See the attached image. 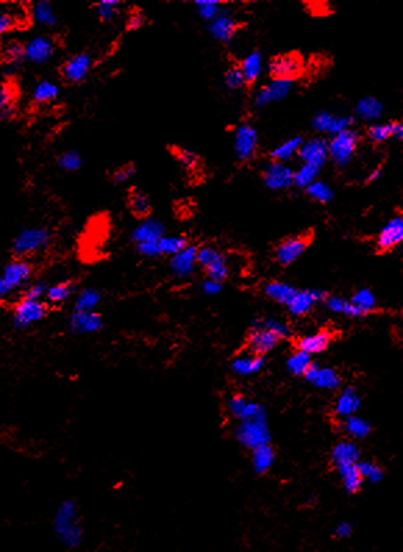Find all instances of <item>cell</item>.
I'll list each match as a JSON object with an SVG mask.
<instances>
[{
	"mask_svg": "<svg viewBox=\"0 0 403 552\" xmlns=\"http://www.w3.org/2000/svg\"><path fill=\"white\" fill-rule=\"evenodd\" d=\"M353 533V526L350 525V522H341L338 524L337 526L334 527V537L338 538V540H344V538H348L352 536Z\"/></svg>",
	"mask_w": 403,
	"mask_h": 552,
	"instance_id": "obj_62",
	"label": "cell"
},
{
	"mask_svg": "<svg viewBox=\"0 0 403 552\" xmlns=\"http://www.w3.org/2000/svg\"><path fill=\"white\" fill-rule=\"evenodd\" d=\"M356 114L366 121H374L382 114V103L372 96L363 98L356 105Z\"/></svg>",
	"mask_w": 403,
	"mask_h": 552,
	"instance_id": "obj_43",
	"label": "cell"
},
{
	"mask_svg": "<svg viewBox=\"0 0 403 552\" xmlns=\"http://www.w3.org/2000/svg\"><path fill=\"white\" fill-rule=\"evenodd\" d=\"M198 264V247L187 246L180 253L171 256L170 269L177 278H187L195 272Z\"/></svg>",
	"mask_w": 403,
	"mask_h": 552,
	"instance_id": "obj_24",
	"label": "cell"
},
{
	"mask_svg": "<svg viewBox=\"0 0 403 552\" xmlns=\"http://www.w3.org/2000/svg\"><path fill=\"white\" fill-rule=\"evenodd\" d=\"M145 23H146L145 14H143L142 11H139V10H135V11L131 13V16H130V19H128L127 28L135 31V29H139V28H142V26H145Z\"/></svg>",
	"mask_w": 403,
	"mask_h": 552,
	"instance_id": "obj_61",
	"label": "cell"
},
{
	"mask_svg": "<svg viewBox=\"0 0 403 552\" xmlns=\"http://www.w3.org/2000/svg\"><path fill=\"white\" fill-rule=\"evenodd\" d=\"M174 156L177 158V161L184 168H187V170H193L198 165V161H199L196 153H193L192 150H189L187 147H177V149H174Z\"/></svg>",
	"mask_w": 403,
	"mask_h": 552,
	"instance_id": "obj_57",
	"label": "cell"
},
{
	"mask_svg": "<svg viewBox=\"0 0 403 552\" xmlns=\"http://www.w3.org/2000/svg\"><path fill=\"white\" fill-rule=\"evenodd\" d=\"M275 452L270 444L252 449V465L256 474H266L272 467Z\"/></svg>",
	"mask_w": 403,
	"mask_h": 552,
	"instance_id": "obj_37",
	"label": "cell"
},
{
	"mask_svg": "<svg viewBox=\"0 0 403 552\" xmlns=\"http://www.w3.org/2000/svg\"><path fill=\"white\" fill-rule=\"evenodd\" d=\"M24 17L20 10H1L0 11V36L19 28L23 24Z\"/></svg>",
	"mask_w": 403,
	"mask_h": 552,
	"instance_id": "obj_49",
	"label": "cell"
},
{
	"mask_svg": "<svg viewBox=\"0 0 403 552\" xmlns=\"http://www.w3.org/2000/svg\"><path fill=\"white\" fill-rule=\"evenodd\" d=\"M295 291L294 286L284 282H271L265 288V293L267 297H270L272 301L284 306H287V303L291 300Z\"/></svg>",
	"mask_w": 403,
	"mask_h": 552,
	"instance_id": "obj_46",
	"label": "cell"
},
{
	"mask_svg": "<svg viewBox=\"0 0 403 552\" xmlns=\"http://www.w3.org/2000/svg\"><path fill=\"white\" fill-rule=\"evenodd\" d=\"M195 6L198 9L199 16L208 21H212L221 10V1L218 0H199L195 1Z\"/></svg>",
	"mask_w": 403,
	"mask_h": 552,
	"instance_id": "obj_56",
	"label": "cell"
},
{
	"mask_svg": "<svg viewBox=\"0 0 403 552\" xmlns=\"http://www.w3.org/2000/svg\"><path fill=\"white\" fill-rule=\"evenodd\" d=\"M353 118L350 115H334L328 111H320L313 118V128L322 133H331L332 136L340 132L350 130Z\"/></svg>",
	"mask_w": 403,
	"mask_h": 552,
	"instance_id": "obj_22",
	"label": "cell"
},
{
	"mask_svg": "<svg viewBox=\"0 0 403 552\" xmlns=\"http://www.w3.org/2000/svg\"><path fill=\"white\" fill-rule=\"evenodd\" d=\"M294 86L292 80H280V79H272L270 83L262 86L253 96V105L257 108L266 107V105L281 102L284 100L291 89Z\"/></svg>",
	"mask_w": 403,
	"mask_h": 552,
	"instance_id": "obj_11",
	"label": "cell"
},
{
	"mask_svg": "<svg viewBox=\"0 0 403 552\" xmlns=\"http://www.w3.org/2000/svg\"><path fill=\"white\" fill-rule=\"evenodd\" d=\"M57 541L68 550L78 548L83 541V527L81 525L78 506L74 501L64 500L58 504L52 522Z\"/></svg>",
	"mask_w": 403,
	"mask_h": 552,
	"instance_id": "obj_1",
	"label": "cell"
},
{
	"mask_svg": "<svg viewBox=\"0 0 403 552\" xmlns=\"http://www.w3.org/2000/svg\"><path fill=\"white\" fill-rule=\"evenodd\" d=\"M312 357L300 350H297L295 354H292L288 361H287V369L290 373L299 376V375H305L306 370L309 369V367L312 365Z\"/></svg>",
	"mask_w": 403,
	"mask_h": 552,
	"instance_id": "obj_50",
	"label": "cell"
},
{
	"mask_svg": "<svg viewBox=\"0 0 403 552\" xmlns=\"http://www.w3.org/2000/svg\"><path fill=\"white\" fill-rule=\"evenodd\" d=\"M350 303L359 310V313L362 316H367V314H370L372 311L376 310V296L373 294V291L370 289L357 290L352 296Z\"/></svg>",
	"mask_w": 403,
	"mask_h": 552,
	"instance_id": "obj_45",
	"label": "cell"
},
{
	"mask_svg": "<svg viewBox=\"0 0 403 552\" xmlns=\"http://www.w3.org/2000/svg\"><path fill=\"white\" fill-rule=\"evenodd\" d=\"M74 293V285L71 282H58L52 286H48L46 289V303L58 306L66 303Z\"/></svg>",
	"mask_w": 403,
	"mask_h": 552,
	"instance_id": "obj_44",
	"label": "cell"
},
{
	"mask_svg": "<svg viewBox=\"0 0 403 552\" xmlns=\"http://www.w3.org/2000/svg\"><path fill=\"white\" fill-rule=\"evenodd\" d=\"M118 7H120L118 0H102L95 4V11L102 21L110 23L117 17Z\"/></svg>",
	"mask_w": 403,
	"mask_h": 552,
	"instance_id": "obj_54",
	"label": "cell"
},
{
	"mask_svg": "<svg viewBox=\"0 0 403 552\" xmlns=\"http://www.w3.org/2000/svg\"><path fill=\"white\" fill-rule=\"evenodd\" d=\"M221 289H223V283L221 282H217V281L209 279V278L202 283V290L208 296H215L217 293H220Z\"/></svg>",
	"mask_w": 403,
	"mask_h": 552,
	"instance_id": "obj_63",
	"label": "cell"
},
{
	"mask_svg": "<svg viewBox=\"0 0 403 552\" xmlns=\"http://www.w3.org/2000/svg\"><path fill=\"white\" fill-rule=\"evenodd\" d=\"M253 325L267 329L270 332H272L275 336H278L280 339H285L291 333L290 328L284 322H281L280 319H275V318H262V319L255 321Z\"/></svg>",
	"mask_w": 403,
	"mask_h": 552,
	"instance_id": "obj_52",
	"label": "cell"
},
{
	"mask_svg": "<svg viewBox=\"0 0 403 552\" xmlns=\"http://www.w3.org/2000/svg\"><path fill=\"white\" fill-rule=\"evenodd\" d=\"M310 235H296V236H290L284 239L275 249V259L281 265H291L295 263L299 257L306 251L309 243H310Z\"/></svg>",
	"mask_w": 403,
	"mask_h": 552,
	"instance_id": "obj_10",
	"label": "cell"
},
{
	"mask_svg": "<svg viewBox=\"0 0 403 552\" xmlns=\"http://www.w3.org/2000/svg\"><path fill=\"white\" fill-rule=\"evenodd\" d=\"M342 429L352 439H364L370 434L372 426L366 420L357 415H350L342 420Z\"/></svg>",
	"mask_w": 403,
	"mask_h": 552,
	"instance_id": "obj_41",
	"label": "cell"
},
{
	"mask_svg": "<svg viewBox=\"0 0 403 552\" xmlns=\"http://www.w3.org/2000/svg\"><path fill=\"white\" fill-rule=\"evenodd\" d=\"M331 459H332L335 468H341L345 465H353V464H357L360 461V451L353 442L344 440V442H340L335 447L332 448Z\"/></svg>",
	"mask_w": 403,
	"mask_h": 552,
	"instance_id": "obj_28",
	"label": "cell"
},
{
	"mask_svg": "<svg viewBox=\"0 0 403 552\" xmlns=\"http://www.w3.org/2000/svg\"><path fill=\"white\" fill-rule=\"evenodd\" d=\"M303 376L310 385L322 390H335L341 386V376L335 369L312 364Z\"/></svg>",
	"mask_w": 403,
	"mask_h": 552,
	"instance_id": "obj_19",
	"label": "cell"
},
{
	"mask_svg": "<svg viewBox=\"0 0 403 552\" xmlns=\"http://www.w3.org/2000/svg\"><path fill=\"white\" fill-rule=\"evenodd\" d=\"M403 240V218L395 217L391 221H388L384 228L379 231L377 237V247L381 251H388L398 244H401Z\"/></svg>",
	"mask_w": 403,
	"mask_h": 552,
	"instance_id": "obj_25",
	"label": "cell"
},
{
	"mask_svg": "<svg viewBox=\"0 0 403 552\" xmlns=\"http://www.w3.org/2000/svg\"><path fill=\"white\" fill-rule=\"evenodd\" d=\"M238 29V23L234 16L227 10L221 9L215 19L209 24V32L215 41L228 43L234 38Z\"/></svg>",
	"mask_w": 403,
	"mask_h": 552,
	"instance_id": "obj_18",
	"label": "cell"
},
{
	"mask_svg": "<svg viewBox=\"0 0 403 552\" xmlns=\"http://www.w3.org/2000/svg\"><path fill=\"white\" fill-rule=\"evenodd\" d=\"M188 246V240L184 236H164L160 237L158 241L153 243H145V244H136V249L139 254L143 257H160V256H174L180 253L183 249Z\"/></svg>",
	"mask_w": 403,
	"mask_h": 552,
	"instance_id": "obj_9",
	"label": "cell"
},
{
	"mask_svg": "<svg viewBox=\"0 0 403 552\" xmlns=\"http://www.w3.org/2000/svg\"><path fill=\"white\" fill-rule=\"evenodd\" d=\"M331 340H332V333L330 330H320L317 333L302 338L297 343V350L309 355L320 354L328 348Z\"/></svg>",
	"mask_w": 403,
	"mask_h": 552,
	"instance_id": "obj_30",
	"label": "cell"
},
{
	"mask_svg": "<svg viewBox=\"0 0 403 552\" xmlns=\"http://www.w3.org/2000/svg\"><path fill=\"white\" fill-rule=\"evenodd\" d=\"M32 19L36 24L42 26H54L57 24V17L53 6L49 1H36L31 10Z\"/></svg>",
	"mask_w": 403,
	"mask_h": 552,
	"instance_id": "obj_38",
	"label": "cell"
},
{
	"mask_svg": "<svg viewBox=\"0 0 403 552\" xmlns=\"http://www.w3.org/2000/svg\"><path fill=\"white\" fill-rule=\"evenodd\" d=\"M17 113V93L11 83H0V121L11 120Z\"/></svg>",
	"mask_w": 403,
	"mask_h": 552,
	"instance_id": "obj_32",
	"label": "cell"
},
{
	"mask_svg": "<svg viewBox=\"0 0 403 552\" xmlns=\"http://www.w3.org/2000/svg\"><path fill=\"white\" fill-rule=\"evenodd\" d=\"M359 145V135L352 128L347 131L340 132L332 136V139L328 142V157L332 158V161L340 165L345 167L350 164L353 155L356 153Z\"/></svg>",
	"mask_w": 403,
	"mask_h": 552,
	"instance_id": "obj_4",
	"label": "cell"
},
{
	"mask_svg": "<svg viewBox=\"0 0 403 552\" xmlns=\"http://www.w3.org/2000/svg\"><path fill=\"white\" fill-rule=\"evenodd\" d=\"M320 168L312 164H303L297 171H294V184L306 189L309 184L317 181Z\"/></svg>",
	"mask_w": 403,
	"mask_h": 552,
	"instance_id": "obj_48",
	"label": "cell"
},
{
	"mask_svg": "<svg viewBox=\"0 0 403 552\" xmlns=\"http://www.w3.org/2000/svg\"><path fill=\"white\" fill-rule=\"evenodd\" d=\"M103 328V318L96 311H74L68 318V329L76 335L96 333Z\"/></svg>",
	"mask_w": 403,
	"mask_h": 552,
	"instance_id": "obj_20",
	"label": "cell"
},
{
	"mask_svg": "<svg viewBox=\"0 0 403 552\" xmlns=\"http://www.w3.org/2000/svg\"><path fill=\"white\" fill-rule=\"evenodd\" d=\"M92 68V58L88 53H78L71 56L61 66V75L67 82L78 83L88 77Z\"/></svg>",
	"mask_w": 403,
	"mask_h": 552,
	"instance_id": "obj_15",
	"label": "cell"
},
{
	"mask_svg": "<svg viewBox=\"0 0 403 552\" xmlns=\"http://www.w3.org/2000/svg\"><path fill=\"white\" fill-rule=\"evenodd\" d=\"M102 301V294L98 289L86 288L81 290L76 296L74 300V311H83V313H92L96 310V307Z\"/></svg>",
	"mask_w": 403,
	"mask_h": 552,
	"instance_id": "obj_36",
	"label": "cell"
},
{
	"mask_svg": "<svg viewBox=\"0 0 403 552\" xmlns=\"http://www.w3.org/2000/svg\"><path fill=\"white\" fill-rule=\"evenodd\" d=\"M324 301H325L327 308L330 311L335 313V314L350 316V318L363 316L359 313V310L350 303V300H347V298H342V297H327Z\"/></svg>",
	"mask_w": 403,
	"mask_h": 552,
	"instance_id": "obj_47",
	"label": "cell"
},
{
	"mask_svg": "<svg viewBox=\"0 0 403 552\" xmlns=\"http://www.w3.org/2000/svg\"><path fill=\"white\" fill-rule=\"evenodd\" d=\"M56 52V43L51 36H35L24 45L26 61L32 64H46L52 60Z\"/></svg>",
	"mask_w": 403,
	"mask_h": 552,
	"instance_id": "obj_12",
	"label": "cell"
},
{
	"mask_svg": "<svg viewBox=\"0 0 403 552\" xmlns=\"http://www.w3.org/2000/svg\"><path fill=\"white\" fill-rule=\"evenodd\" d=\"M360 404H362V400L357 395V392L352 387H347L341 392V395H338L334 411L340 418L344 420L350 415H356V412L360 408Z\"/></svg>",
	"mask_w": 403,
	"mask_h": 552,
	"instance_id": "obj_29",
	"label": "cell"
},
{
	"mask_svg": "<svg viewBox=\"0 0 403 552\" xmlns=\"http://www.w3.org/2000/svg\"><path fill=\"white\" fill-rule=\"evenodd\" d=\"M224 82L228 89H240L245 85V79L242 77L240 67H231L225 75H224Z\"/></svg>",
	"mask_w": 403,
	"mask_h": 552,
	"instance_id": "obj_60",
	"label": "cell"
},
{
	"mask_svg": "<svg viewBox=\"0 0 403 552\" xmlns=\"http://www.w3.org/2000/svg\"><path fill=\"white\" fill-rule=\"evenodd\" d=\"M48 313V306L42 300L21 298L13 311V326L19 330H24L35 323L41 322Z\"/></svg>",
	"mask_w": 403,
	"mask_h": 552,
	"instance_id": "obj_5",
	"label": "cell"
},
{
	"mask_svg": "<svg viewBox=\"0 0 403 552\" xmlns=\"http://www.w3.org/2000/svg\"><path fill=\"white\" fill-rule=\"evenodd\" d=\"M381 177H382V168L378 167V168H374V170L367 175L366 182H367V184H373V182H377Z\"/></svg>",
	"mask_w": 403,
	"mask_h": 552,
	"instance_id": "obj_64",
	"label": "cell"
},
{
	"mask_svg": "<svg viewBox=\"0 0 403 552\" xmlns=\"http://www.w3.org/2000/svg\"><path fill=\"white\" fill-rule=\"evenodd\" d=\"M60 96V86L49 79L39 80L31 93V99L35 105H45L53 103Z\"/></svg>",
	"mask_w": 403,
	"mask_h": 552,
	"instance_id": "obj_31",
	"label": "cell"
},
{
	"mask_svg": "<svg viewBox=\"0 0 403 552\" xmlns=\"http://www.w3.org/2000/svg\"><path fill=\"white\" fill-rule=\"evenodd\" d=\"M135 175V167L133 164H126V165H121L120 168H117L113 175H111V179L116 184H126L127 181H130Z\"/></svg>",
	"mask_w": 403,
	"mask_h": 552,
	"instance_id": "obj_59",
	"label": "cell"
},
{
	"mask_svg": "<svg viewBox=\"0 0 403 552\" xmlns=\"http://www.w3.org/2000/svg\"><path fill=\"white\" fill-rule=\"evenodd\" d=\"M303 143V139L300 136H294V137H290L287 139L285 142H282L280 146H277L275 149H272V152L270 153V156L272 158V161H277V162H285L287 160L294 157L296 153L299 152L300 146Z\"/></svg>",
	"mask_w": 403,
	"mask_h": 552,
	"instance_id": "obj_40",
	"label": "cell"
},
{
	"mask_svg": "<svg viewBox=\"0 0 403 552\" xmlns=\"http://www.w3.org/2000/svg\"><path fill=\"white\" fill-rule=\"evenodd\" d=\"M357 464L337 468L338 474L341 477V481H342V486L345 487V490L348 493H357L362 489V484H363V479H362L360 472H359Z\"/></svg>",
	"mask_w": 403,
	"mask_h": 552,
	"instance_id": "obj_39",
	"label": "cell"
},
{
	"mask_svg": "<svg viewBox=\"0 0 403 552\" xmlns=\"http://www.w3.org/2000/svg\"><path fill=\"white\" fill-rule=\"evenodd\" d=\"M32 276V266L23 259L7 264L0 274V300L26 286Z\"/></svg>",
	"mask_w": 403,
	"mask_h": 552,
	"instance_id": "obj_3",
	"label": "cell"
},
{
	"mask_svg": "<svg viewBox=\"0 0 403 552\" xmlns=\"http://www.w3.org/2000/svg\"><path fill=\"white\" fill-rule=\"evenodd\" d=\"M235 436L240 444L249 449L267 446L270 444L269 425L266 420L242 421L237 427Z\"/></svg>",
	"mask_w": 403,
	"mask_h": 552,
	"instance_id": "obj_6",
	"label": "cell"
},
{
	"mask_svg": "<svg viewBox=\"0 0 403 552\" xmlns=\"http://www.w3.org/2000/svg\"><path fill=\"white\" fill-rule=\"evenodd\" d=\"M357 468L363 481L367 480L370 483H378L384 479V471L373 461H359Z\"/></svg>",
	"mask_w": 403,
	"mask_h": 552,
	"instance_id": "obj_53",
	"label": "cell"
},
{
	"mask_svg": "<svg viewBox=\"0 0 403 552\" xmlns=\"http://www.w3.org/2000/svg\"><path fill=\"white\" fill-rule=\"evenodd\" d=\"M198 264L205 269L209 279L221 282L228 275V266L224 256L215 247L205 246L198 249Z\"/></svg>",
	"mask_w": 403,
	"mask_h": 552,
	"instance_id": "obj_8",
	"label": "cell"
},
{
	"mask_svg": "<svg viewBox=\"0 0 403 552\" xmlns=\"http://www.w3.org/2000/svg\"><path fill=\"white\" fill-rule=\"evenodd\" d=\"M280 340L281 339L278 336H275L272 332H270L265 328L253 325V329L250 330L249 338H248V345H249L250 354L263 357V355L269 354L271 350H274Z\"/></svg>",
	"mask_w": 403,
	"mask_h": 552,
	"instance_id": "obj_23",
	"label": "cell"
},
{
	"mask_svg": "<svg viewBox=\"0 0 403 552\" xmlns=\"http://www.w3.org/2000/svg\"><path fill=\"white\" fill-rule=\"evenodd\" d=\"M327 298V293L324 290H297L296 289L291 300L287 303L288 311L295 316L309 314L312 308Z\"/></svg>",
	"mask_w": 403,
	"mask_h": 552,
	"instance_id": "obj_13",
	"label": "cell"
},
{
	"mask_svg": "<svg viewBox=\"0 0 403 552\" xmlns=\"http://www.w3.org/2000/svg\"><path fill=\"white\" fill-rule=\"evenodd\" d=\"M263 181L271 190H282L294 184V171L285 162L272 161L265 168Z\"/></svg>",
	"mask_w": 403,
	"mask_h": 552,
	"instance_id": "obj_16",
	"label": "cell"
},
{
	"mask_svg": "<svg viewBox=\"0 0 403 552\" xmlns=\"http://www.w3.org/2000/svg\"><path fill=\"white\" fill-rule=\"evenodd\" d=\"M306 193L309 197H312L313 200L319 202V203H330L332 199H334V190L331 189V186L322 181H316L312 184H309L306 187Z\"/></svg>",
	"mask_w": 403,
	"mask_h": 552,
	"instance_id": "obj_51",
	"label": "cell"
},
{
	"mask_svg": "<svg viewBox=\"0 0 403 552\" xmlns=\"http://www.w3.org/2000/svg\"><path fill=\"white\" fill-rule=\"evenodd\" d=\"M305 68L303 58L299 53H282L272 57L269 63V74L272 79L292 80L297 78Z\"/></svg>",
	"mask_w": 403,
	"mask_h": 552,
	"instance_id": "obj_7",
	"label": "cell"
},
{
	"mask_svg": "<svg viewBox=\"0 0 403 552\" xmlns=\"http://www.w3.org/2000/svg\"><path fill=\"white\" fill-rule=\"evenodd\" d=\"M228 411L233 417L242 421L266 420V410L255 401H249L242 395H234L228 401Z\"/></svg>",
	"mask_w": 403,
	"mask_h": 552,
	"instance_id": "obj_14",
	"label": "cell"
},
{
	"mask_svg": "<svg viewBox=\"0 0 403 552\" xmlns=\"http://www.w3.org/2000/svg\"><path fill=\"white\" fill-rule=\"evenodd\" d=\"M0 54H1L3 67L9 75L14 74L21 67V64L26 61L24 45L21 42H17V41L9 42L1 49Z\"/></svg>",
	"mask_w": 403,
	"mask_h": 552,
	"instance_id": "obj_27",
	"label": "cell"
},
{
	"mask_svg": "<svg viewBox=\"0 0 403 552\" xmlns=\"http://www.w3.org/2000/svg\"><path fill=\"white\" fill-rule=\"evenodd\" d=\"M257 132L252 125L242 124L241 127H238L234 140V149L238 160L248 161L253 157L257 149Z\"/></svg>",
	"mask_w": 403,
	"mask_h": 552,
	"instance_id": "obj_17",
	"label": "cell"
},
{
	"mask_svg": "<svg viewBox=\"0 0 403 552\" xmlns=\"http://www.w3.org/2000/svg\"><path fill=\"white\" fill-rule=\"evenodd\" d=\"M52 241V234L46 228L31 226L21 229L13 240V253L17 257H27L31 254L41 253L49 247Z\"/></svg>",
	"mask_w": 403,
	"mask_h": 552,
	"instance_id": "obj_2",
	"label": "cell"
},
{
	"mask_svg": "<svg viewBox=\"0 0 403 552\" xmlns=\"http://www.w3.org/2000/svg\"><path fill=\"white\" fill-rule=\"evenodd\" d=\"M165 228L163 222L156 218H143L133 231L131 237L136 244H145V243H153L158 241L160 237L164 236Z\"/></svg>",
	"mask_w": 403,
	"mask_h": 552,
	"instance_id": "obj_26",
	"label": "cell"
},
{
	"mask_svg": "<svg viewBox=\"0 0 403 552\" xmlns=\"http://www.w3.org/2000/svg\"><path fill=\"white\" fill-rule=\"evenodd\" d=\"M263 367H265L263 357H259V355H255L250 353L237 357L231 364L233 370L240 376H252V375L260 372Z\"/></svg>",
	"mask_w": 403,
	"mask_h": 552,
	"instance_id": "obj_34",
	"label": "cell"
},
{
	"mask_svg": "<svg viewBox=\"0 0 403 552\" xmlns=\"http://www.w3.org/2000/svg\"><path fill=\"white\" fill-rule=\"evenodd\" d=\"M57 165L66 172H76L82 167V157L78 152L68 150L58 157Z\"/></svg>",
	"mask_w": 403,
	"mask_h": 552,
	"instance_id": "obj_55",
	"label": "cell"
},
{
	"mask_svg": "<svg viewBox=\"0 0 403 552\" xmlns=\"http://www.w3.org/2000/svg\"><path fill=\"white\" fill-rule=\"evenodd\" d=\"M367 136L374 143H382V142H387L388 139H392V137L402 139L403 125L401 123L373 124L367 131Z\"/></svg>",
	"mask_w": 403,
	"mask_h": 552,
	"instance_id": "obj_33",
	"label": "cell"
},
{
	"mask_svg": "<svg viewBox=\"0 0 403 552\" xmlns=\"http://www.w3.org/2000/svg\"><path fill=\"white\" fill-rule=\"evenodd\" d=\"M128 206H130V210L135 217H138L141 219L148 218L151 214V210H152V204H151L148 194L143 193L142 190H138V189H135L130 193Z\"/></svg>",
	"mask_w": 403,
	"mask_h": 552,
	"instance_id": "obj_42",
	"label": "cell"
},
{
	"mask_svg": "<svg viewBox=\"0 0 403 552\" xmlns=\"http://www.w3.org/2000/svg\"><path fill=\"white\" fill-rule=\"evenodd\" d=\"M299 157L303 164H312L322 168L328 158V142L322 137H313L302 143Z\"/></svg>",
	"mask_w": 403,
	"mask_h": 552,
	"instance_id": "obj_21",
	"label": "cell"
},
{
	"mask_svg": "<svg viewBox=\"0 0 403 552\" xmlns=\"http://www.w3.org/2000/svg\"><path fill=\"white\" fill-rule=\"evenodd\" d=\"M46 283L42 282V281H38V282H34L31 285H28L24 293H23V297L21 298H28V300H42L46 294Z\"/></svg>",
	"mask_w": 403,
	"mask_h": 552,
	"instance_id": "obj_58",
	"label": "cell"
},
{
	"mask_svg": "<svg viewBox=\"0 0 403 552\" xmlns=\"http://www.w3.org/2000/svg\"><path fill=\"white\" fill-rule=\"evenodd\" d=\"M242 77L245 79V83H253L262 74L263 70V57L259 52H252L248 54L242 60L241 67Z\"/></svg>",
	"mask_w": 403,
	"mask_h": 552,
	"instance_id": "obj_35",
	"label": "cell"
}]
</instances>
